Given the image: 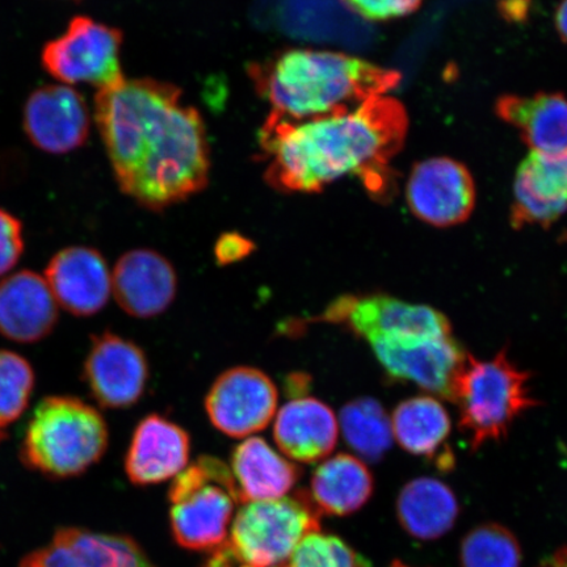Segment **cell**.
Segmentation results:
<instances>
[{
	"mask_svg": "<svg viewBox=\"0 0 567 567\" xmlns=\"http://www.w3.org/2000/svg\"><path fill=\"white\" fill-rule=\"evenodd\" d=\"M390 567H409L406 565H403L402 563H394L392 566Z\"/></svg>",
	"mask_w": 567,
	"mask_h": 567,
	"instance_id": "36",
	"label": "cell"
},
{
	"mask_svg": "<svg viewBox=\"0 0 567 567\" xmlns=\"http://www.w3.org/2000/svg\"><path fill=\"white\" fill-rule=\"evenodd\" d=\"M310 488L319 513L350 515L370 501L373 477L363 461L339 453L317 466Z\"/></svg>",
	"mask_w": 567,
	"mask_h": 567,
	"instance_id": "23",
	"label": "cell"
},
{
	"mask_svg": "<svg viewBox=\"0 0 567 567\" xmlns=\"http://www.w3.org/2000/svg\"><path fill=\"white\" fill-rule=\"evenodd\" d=\"M338 435L334 411L317 399H295L275 415V442L284 455L297 463H318L330 456Z\"/></svg>",
	"mask_w": 567,
	"mask_h": 567,
	"instance_id": "20",
	"label": "cell"
},
{
	"mask_svg": "<svg viewBox=\"0 0 567 567\" xmlns=\"http://www.w3.org/2000/svg\"><path fill=\"white\" fill-rule=\"evenodd\" d=\"M402 527L411 536L432 540L446 534L455 524L458 503L443 482L417 478L402 488L396 503Z\"/></svg>",
	"mask_w": 567,
	"mask_h": 567,
	"instance_id": "25",
	"label": "cell"
},
{
	"mask_svg": "<svg viewBox=\"0 0 567 567\" xmlns=\"http://www.w3.org/2000/svg\"><path fill=\"white\" fill-rule=\"evenodd\" d=\"M520 545L498 524L473 529L461 547L463 567H520Z\"/></svg>",
	"mask_w": 567,
	"mask_h": 567,
	"instance_id": "27",
	"label": "cell"
},
{
	"mask_svg": "<svg viewBox=\"0 0 567 567\" xmlns=\"http://www.w3.org/2000/svg\"><path fill=\"white\" fill-rule=\"evenodd\" d=\"M35 375L21 354L0 350V430L17 422L30 405Z\"/></svg>",
	"mask_w": 567,
	"mask_h": 567,
	"instance_id": "28",
	"label": "cell"
},
{
	"mask_svg": "<svg viewBox=\"0 0 567 567\" xmlns=\"http://www.w3.org/2000/svg\"><path fill=\"white\" fill-rule=\"evenodd\" d=\"M254 250V244L239 234H225L216 245V259L219 265H231L243 260Z\"/></svg>",
	"mask_w": 567,
	"mask_h": 567,
	"instance_id": "33",
	"label": "cell"
},
{
	"mask_svg": "<svg viewBox=\"0 0 567 567\" xmlns=\"http://www.w3.org/2000/svg\"><path fill=\"white\" fill-rule=\"evenodd\" d=\"M27 137L42 152L66 154L84 145L90 112L81 92L66 84H49L32 92L24 106Z\"/></svg>",
	"mask_w": 567,
	"mask_h": 567,
	"instance_id": "14",
	"label": "cell"
},
{
	"mask_svg": "<svg viewBox=\"0 0 567 567\" xmlns=\"http://www.w3.org/2000/svg\"><path fill=\"white\" fill-rule=\"evenodd\" d=\"M390 422L393 436L403 450L423 457L441 455L443 467L452 465V460L442 455L452 425L449 411L441 402L427 395L414 396L395 408ZM443 453L452 456L451 453Z\"/></svg>",
	"mask_w": 567,
	"mask_h": 567,
	"instance_id": "24",
	"label": "cell"
},
{
	"mask_svg": "<svg viewBox=\"0 0 567 567\" xmlns=\"http://www.w3.org/2000/svg\"><path fill=\"white\" fill-rule=\"evenodd\" d=\"M177 276L162 254L137 248L120 257L112 272V293L120 308L134 318L165 313L175 300Z\"/></svg>",
	"mask_w": 567,
	"mask_h": 567,
	"instance_id": "16",
	"label": "cell"
},
{
	"mask_svg": "<svg viewBox=\"0 0 567 567\" xmlns=\"http://www.w3.org/2000/svg\"><path fill=\"white\" fill-rule=\"evenodd\" d=\"M44 278L56 303L76 317L97 315L112 295L110 267L101 252L87 246H71L56 252Z\"/></svg>",
	"mask_w": 567,
	"mask_h": 567,
	"instance_id": "15",
	"label": "cell"
},
{
	"mask_svg": "<svg viewBox=\"0 0 567 567\" xmlns=\"http://www.w3.org/2000/svg\"><path fill=\"white\" fill-rule=\"evenodd\" d=\"M371 347L390 379L413 382L450 401L467 358L452 336L385 339Z\"/></svg>",
	"mask_w": 567,
	"mask_h": 567,
	"instance_id": "11",
	"label": "cell"
},
{
	"mask_svg": "<svg viewBox=\"0 0 567 567\" xmlns=\"http://www.w3.org/2000/svg\"><path fill=\"white\" fill-rule=\"evenodd\" d=\"M282 567H370V564L339 537L317 530L297 545Z\"/></svg>",
	"mask_w": 567,
	"mask_h": 567,
	"instance_id": "30",
	"label": "cell"
},
{
	"mask_svg": "<svg viewBox=\"0 0 567 567\" xmlns=\"http://www.w3.org/2000/svg\"><path fill=\"white\" fill-rule=\"evenodd\" d=\"M338 423L346 443L367 461L381 460L392 446V422L381 403L373 399L346 403Z\"/></svg>",
	"mask_w": 567,
	"mask_h": 567,
	"instance_id": "26",
	"label": "cell"
},
{
	"mask_svg": "<svg viewBox=\"0 0 567 567\" xmlns=\"http://www.w3.org/2000/svg\"><path fill=\"white\" fill-rule=\"evenodd\" d=\"M498 111L522 133L532 152H567V99L563 95L506 97L499 103Z\"/></svg>",
	"mask_w": 567,
	"mask_h": 567,
	"instance_id": "22",
	"label": "cell"
},
{
	"mask_svg": "<svg viewBox=\"0 0 567 567\" xmlns=\"http://www.w3.org/2000/svg\"><path fill=\"white\" fill-rule=\"evenodd\" d=\"M254 87L274 115L305 122L385 95L399 82L392 71L349 54L286 49L248 68Z\"/></svg>",
	"mask_w": 567,
	"mask_h": 567,
	"instance_id": "3",
	"label": "cell"
},
{
	"mask_svg": "<svg viewBox=\"0 0 567 567\" xmlns=\"http://www.w3.org/2000/svg\"><path fill=\"white\" fill-rule=\"evenodd\" d=\"M406 200L421 221L446 228L470 218L476 189L470 172L461 163L431 158L417 163L411 172Z\"/></svg>",
	"mask_w": 567,
	"mask_h": 567,
	"instance_id": "13",
	"label": "cell"
},
{
	"mask_svg": "<svg viewBox=\"0 0 567 567\" xmlns=\"http://www.w3.org/2000/svg\"><path fill=\"white\" fill-rule=\"evenodd\" d=\"M59 322L56 303L45 278L19 271L0 281V334L18 343H35L51 336Z\"/></svg>",
	"mask_w": 567,
	"mask_h": 567,
	"instance_id": "18",
	"label": "cell"
},
{
	"mask_svg": "<svg viewBox=\"0 0 567 567\" xmlns=\"http://www.w3.org/2000/svg\"><path fill=\"white\" fill-rule=\"evenodd\" d=\"M230 470L243 505L282 498L301 477L300 467L261 437H248L236 446Z\"/></svg>",
	"mask_w": 567,
	"mask_h": 567,
	"instance_id": "21",
	"label": "cell"
},
{
	"mask_svg": "<svg viewBox=\"0 0 567 567\" xmlns=\"http://www.w3.org/2000/svg\"><path fill=\"white\" fill-rule=\"evenodd\" d=\"M402 106L385 95L305 122L269 113L259 132L265 179L286 194H313L346 176L372 189L406 132Z\"/></svg>",
	"mask_w": 567,
	"mask_h": 567,
	"instance_id": "2",
	"label": "cell"
},
{
	"mask_svg": "<svg viewBox=\"0 0 567 567\" xmlns=\"http://www.w3.org/2000/svg\"><path fill=\"white\" fill-rule=\"evenodd\" d=\"M344 4L368 21H389L410 16L423 0H343Z\"/></svg>",
	"mask_w": 567,
	"mask_h": 567,
	"instance_id": "32",
	"label": "cell"
},
{
	"mask_svg": "<svg viewBox=\"0 0 567 567\" xmlns=\"http://www.w3.org/2000/svg\"><path fill=\"white\" fill-rule=\"evenodd\" d=\"M278 388L265 372L236 367L213 382L205 396V411L223 434L247 437L268 427L278 411Z\"/></svg>",
	"mask_w": 567,
	"mask_h": 567,
	"instance_id": "10",
	"label": "cell"
},
{
	"mask_svg": "<svg viewBox=\"0 0 567 567\" xmlns=\"http://www.w3.org/2000/svg\"><path fill=\"white\" fill-rule=\"evenodd\" d=\"M556 25L558 33L561 34V38L567 42V0H563L558 6Z\"/></svg>",
	"mask_w": 567,
	"mask_h": 567,
	"instance_id": "34",
	"label": "cell"
},
{
	"mask_svg": "<svg viewBox=\"0 0 567 567\" xmlns=\"http://www.w3.org/2000/svg\"><path fill=\"white\" fill-rule=\"evenodd\" d=\"M540 567H567V547L559 549Z\"/></svg>",
	"mask_w": 567,
	"mask_h": 567,
	"instance_id": "35",
	"label": "cell"
},
{
	"mask_svg": "<svg viewBox=\"0 0 567 567\" xmlns=\"http://www.w3.org/2000/svg\"><path fill=\"white\" fill-rule=\"evenodd\" d=\"M514 196L515 224L557 221L567 212V152H532L517 168Z\"/></svg>",
	"mask_w": 567,
	"mask_h": 567,
	"instance_id": "19",
	"label": "cell"
},
{
	"mask_svg": "<svg viewBox=\"0 0 567 567\" xmlns=\"http://www.w3.org/2000/svg\"><path fill=\"white\" fill-rule=\"evenodd\" d=\"M230 536L203 567H282L305 537L319 530V509L310 494L244 503Z\"/></svg>",
	"mask_w": 567,
	"mask_h": 567,
	"instance_id": "5",
	"label": "cell"
},
{
	"mask_svg": "<svg viewBox=\"0 0 567 567\" xmlns=\"http://www.w3.org/2000/svg\"><path fill=\"white\" fill-rule=\"evenodd\" d=\"M528 381L529 374L509 361L507 350L491 360L467 353L451 401L458 409V427L472 450L502 441L517 417L537 405Z\"/></svg>",
	"mask_w": 567,
	"mask_h": 567,
	"instance_id": "6",
	"label": "cell"
},
{
	"mask_svg": "<svg viewBox=\"0 0 567 567\" xmlns=\"http://www.w3.org/2000/svg\"><path fill=\"white\" fill-rule=\"evenodd\" d=\"M3 439H4L3 431H2V430H0V443H2V442H3Z\"/></svg>",
	"mask_w": 567,
	"mask_h": 567,
	"instance_id": "37",
	"label": "cell"
},
{
	"mask_svg": "<svg viewBox=\"0 0 567 567\" xmlns=\"http://www.w3.org/2000/svg\"><path fill=\"white\" fill-rule=\"evenodd\" d=\"M190 439L187 431L167 417L152 414L133 432L125 457V472L134 485L162 484L186 470Z\"/></svg>",
	"mask_w": 567,
	"mask_h": 567,
	"instance_id": "17",
	"label": "cell"
},
{
	"mask_svg": "<svg viewBox=\"0 0 567 567\" xmlns=\"http://www.w3.org/2000/svg\"><path fill=\"white\" fill-rule=\"evenodd\" d=\"M122 44L123 34L116 28L76 17L65 33L44 47L42 66L66 86L90 84L103 90L125 80L120 65Z\"/></svg>",
	"mask_w": 567,
	"mask_h": 567,
	"instance_id": "8",
	"label": "cell"
},
{
	"mask_svg": "<svg viewBox=\"0 0 567 567\" xmlns=\"http://www.w3.org/2000/svg\"><path fill=\"white\" fill-rule=\"evenodd\" d=\"M324 321L346 326L372 344L385 339L452 336L441 311L386 295L342 296L326 309Z\"/></svg>",
	"mask_w": 567,
	"mask_h": 567,
	"instance_id": "9",
	"label": "cell"
},
{
	"mask_svg": "<svg viewBox=\"0 0 567 567\" xmlns=\"http://www.w3.org/2000/svg\"><path fill=\"white\" fill-rule=\"evenodd\" d=\"M23 252V224L10 212L0 208V278L16 268Z\"/></svg>",
	"mask_w": 567,
	"mask_h": 567,
	"instance_id": "31",
	"label": "cell"
},
{
	"mask_svg": "<svg viewBox=\"0 0 567 567\" xmlns=\"http://www.w3.org/2000/svg\"><path fill=\"white\" fill-rule=\"evenodd\" d=\"M146 354L132 340L111 331L92 337L83 380L104 409H127L142 399L148 381Z\"/></svg>",
	"mask_w": 567,
	"mask_h": 567,
	"instance_id": "12",
	"label": "cell"
},
{
	"mask_svg": "<svg viewBox=\"0 0 567 567\" xmlns=\"http://www.w3.org/2000/svg\"><path fill=\"white\" fill-rule=\"evenodd\" d=\"M78 567H157L130 537L91 534L83 542Z\"/></svg>",
	"mask_w": 567,
	"mask_h": 567,
	"instance_id": "29",
	"label": "cell"
},
{
	"mask_svg": "<svg viewBox=\"0 0 567 567\" xmlns=\"http://www.w3.org/2000/svg\"><path fill=\"white\" fill-rule=\"evenodd\" d=\"M95 120L120 189L163 210L209 181V144L200 113L174 84L142 78L97 90Z\"/></svg>",
	"mask_w": 567,
	"mask_h": 567,
	"instance_id": "1",
	"label": "cell"
},
{
	"mask_svg": "<svg viewBox=\"0 0 567 567\" xmlns=\"http://www.w3.org/2000/svg\"><path fill=\"white\" fill-rule=\"evenodd\" d=\"M168 499L174 538L189 550H213L221 545L234 512L243 503L230 467L210 456L197 458L177 474Z\"/></svg>",
	"mask_w": 567,
	"mask_h": 567,
	"instance_id": "7",
	"label": "cell"
},
{
	"mask_svg": "<svg viewBox=\"0 0 567 567\" xmlns=\"http://www.w3.org/2000/svg\"><path fill=\"white\" fill-rule=\"evenodd\" d=\"M109 442V425L99 410L76 396L51 395L35 406L20 456L34 472L69 478L96 464Z\"/></svg>",
	"mask_w": 567,
	"mask_h": 567,
	"instance_id": "4",
	"label": "cell"
}]
</instances>
